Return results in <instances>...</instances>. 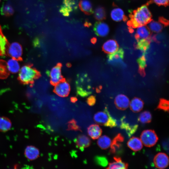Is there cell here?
Here are the masks:
<instances>
[{"label": "cell", "instance_id": "3957f363", "mask_svg": "<svg viewBox=\"0 0 169 169\" xmlns=\"http://www.w3.org/2000/svg\"><path fill=\"white\" fill-rule=\"evenodd\" d=\"M94 119L97 123L105 126L112 128L117 126L116 120L111 116L106 107L104 111L96 113Z\"/></svg>", "mask_w": 169, "mask_h": 169}, {"label": "cell", "instance_id": "f546056e", "mask_svg": "<svg viewBox=\"0 0 169 169\" xmlns=\"http://www.w3.org/2000/svg\"><path fill=\"white\" fill-rule=\"evenodd\" d=\"M10 74L7 63L4 60L0 59V79L7 78Z\"/></svg>", "mask_w": 169, "mask_h": 169}, {"label": "cell", "instance_id": "e0dca14e", "mask_svg": "<svg viewBox=\"0 0 169 169\" xmlns=\"http://www.w3.org/2000/svg\"><path fill=\"white\" fill-rule=\"evenodd\" d=\"M125 116H123L120 119V127L122 129L125 131L129 137L131 136L137 131L138 125H131L125 120Z\"/></svg>", "mask_w": 169, "mask_h": 169}, {"label": "cell", "instance_id": "836d02e7", "mask_svg": "<svg viewBox=\"0 0 169 169\" xmlns=\"http://www.w3.org/2000/svg\"><path fill=\"white\" fill-rule=\"evenodd\" d=\"M152 116L151 113L148 111L141 112L138 118V121L142 123H149L151 121Z\"/></svg>", "mask_w": 169, "mask_h": 169}, {"label": "cell", "instance_id": "1f68e13d", "mask_svg": "<svg viewBox=\"0 0 169 169\" xmlns=\"http://www.w3.org/2000/svg\"><path fill=\"white\" fill-rule=\"evenodd\" d=\"M18 61L17 60L12 58L8 60L7 64L9 72L12 74H15L18 72L20 66Z\"/></svg>", "mask_w": 169, "mask_h": 169}, {"label": "cell", "instance_id": "ba28073f", "mask_svg": "<svg viewBox=\"0 0 169 169\" xmlns=\"http://www.w3.org/2000/svg\"><path fill=\"white\" fill-rule=\"evenodd\" d=\"M153 161L156 167L159 169H164L168 166L169 158L165 153L159 152L155 156Z\"/></svg>", "mask_w": 169, "mask_h": 169}, {"label": "cell", "instance_id": "2e32d148", "mask_svg": "<svg viewBox=\"0 0 169 169\" xmlns=\"http://www.w3.org/2000/svg\"><path fill=\"white\" fill-rule=\"evenodd\" d=\"M124 51L120 48L115 52L110 54L108 56V60L110 64H116L121 62L124 58Z\"/></svg>", "mask_w": 169, "mask_h": 169}, {"label": "cell", "instance_id": "4fadbf2b", "mask_svg": "<svg viewBox=\"0 0 169 169\" xmlns=\"http://www.w3.org/2000/svg\"><path fill=\"white\" fill-rule=\"evenodd\" d=\"M151 31L147 26L143 25L137 28L135 38L137 41L140 39L151 38Z\"/></svg>", "mask_w": 169, "mask_h": 169}, {"label": "cell", "instance_id": "484cf974", "mask_svg": "<svg viewBox=\"0 0 169 169\" xmlns=\"http://www.w3.org/2000/svg\"><path fill=\"white\" fill-rule=\"evenodd\" d=\"M151 40V38L139 39L137 41L135 47L136 49L141 50L143 53H145L149 49Z\"/></svg>", "mask_w": 169, "mask_h": 169}, {"label": "cell", "instance_id": "7402d4cb", "mask_svg": "<svg viewBox=\"0 0 169 169\" xmlns=\"http://www.w3.org/2000/svg\"><path fill=\"white\" fill-rule=\"evenodd\" d=\"M110 16L111 18L116 22L125 21L127 19L123 11L119 8H113L111 11Z\"/></svg>", "mask_w": 169, "mask_h": 169}, {"label": "cell", "instance_id": "7bdbcfd3", "mask_svg": "<svg viewBox=\"0 0 169 169\" xmlns=\"http://www.w3.org/2000/svg\"><path fill=\"white\" fill-rule=\"evenodd\" d=\"M96 41V38H93L92 39V42L93 43H94Z\"/></svg>", "mask_w": 169, "mask_h": 169}, {"label": "cell", "instance_id": "5bb4252c", "mask_svg": "<svg viewBox=\"0 0 169 169\" xmlns=\"http://www.w3.org/2000/svg\"><path fill=\"white\" fill-rule=\"evenodd\" d=\"M39 154L38 149L32 145L27 146L24 151V156L30 161L34 160L37 159L39 157Z\"/></svg>", "mask_w": 169, "mask_h": 169}, {"label": "cell", "instance_id": "8d00e7d4", "mask_svg": "<svg viewBox=\"0 0 169 169\" xmlns=\"http://www.w3.org/2000/svg\"><path fill=\"white\" fill-rule=\"evenodd\" d=\"M68 126L69 130L75 131L80 130L79 127L77 125L76 121L74 119H72L68 122Z\"/></svg>", "mask_w": 169, "mask_h": 169}, {"label": "cell", "instance_id": "83f0119b", "mask_svg": "<svg viewBox=\"0 0 169 169\" xmlns=\"http://www.w3.org/2000/svg\"><path fill=\"white\" fill-rule=\"evenodd\" d=\"M111 141L108 136L103 135L100 136L97 141V143L100 147L102 149L108 148L110 146Z\"/></svg>", "mask_w": 169, "mask_h": 169}, {"label": "cell", "instance_id": "6da1fadb", "mask_svg": "<svg viewBox=\"0 0 169 169\" xmlns=\"http://www.w3.org/2000/svg\"><path fill=\"white\" fill-rule=\"evenodd\" d=\"M129 16L130 19L128 22L127 25L133 28L146 25L152 20L151 13L147 4L134 10Z\"/></svg>", "mask_w": 169, "mask_h": 169}, {"label": "cell", "instance_id": "b9f144b4", "mask_svg": "<svg viewBox=\"0 0 169 169\" xmlns=\"http://www.w3.org/2000/svg\"><path fill=\"white\" fill-rule=\"evenodd\" d=\"M84 25L85 27H89L91 25V24L90 22L86 21L84 22Z\"/></svg>", "mask_w": 169, "mask_h": 169}, {"label": "cell", "instance_id": "f1b7e54d", "mask_svg": "<svg viewBox=\"0 0 169 169\" xmlns=\"http://www.w3.org/2000/svg\"><path fill=\"white\" fill-rule=\"evenodd\" d=\"M93 13L94 18L97 20L100 21L106 19V12L105 8L103 7H97Z\"/></svg>", "mask_w": 169, "mask_h": 169}, {"label": "cell", "instance_id": "cb8c5ba5", "mask_svg": "<svg viewBox=\"0 0 169 169\" xmlns=\"http://www.w3.org/2000/svg\"><path fill=\"white\" fill-rule=\"evenodd\" d=\"M75 142L77 146L81 150L89 146L91 143L90 138L84 135L79 136Z\"/></svg>", "mask_w": 169, "mask_h": 169}, {"label": "cell", "instance_id": "277c9868", "mask_svg": "<svg viewBox=\"0 0 169 169\" xmlns=\"http://www.w3.org/2000/svg\"><path fill=\"white\" fill-rule=\"evenodd\" d=\"M141 140L144 145L151 147L155 145L158 139L155 131L151 130H146L143 131L140 136Z\"/></svg>", "mask_w": 169, "mask_h": 169}, {"label": "cell", "instance_id": "ac0fdd59", "mask_svg": "<svg viewBox=\"0 0 169 169\" xmlns=\"http://www.w3.org/2000/svg\"><path fill=\"white\" fill-rule=\"evenodd\" d=\"M114 161L110 163L109 166L106 168L109 169H125L128 166V164L122 161L120 157L114 156L113 157Z\"/></svg>", "mask_w": 169, "mask_h": 169}, {"label": "cell", "instance_id": "60d3db41", "mask_svg": "<svg viewBox=\"0 0 169 169\" xmlns=\"http://www.w3.org/2000/svg\"><path fill=\"white\" fill-rule=\"evenodd\" d=\"M159 21L165 26L168 25V21L162 17L160 18Z\"/></svg>", "mask_w": 169, "mask_h": 169}, {"label": "cell", "instance_id": "d6a6232c", "mask_svg": "<svg viewBox=\"0 0 169 169\" xmlns=\"http://www.w3.org/2000/svg\"><path fill=\"white\" fill-rule=\"evenodd\" d=\"M145 53H143V55L137 60L139 65V73L141 76L143 77L146 75L145 68L146 66Z\"/></svg>", "mask_w": 169, "mask_h": 169}, {"label": "cell", "instance_id": "4316f807", "mask_svg": "<svg viewBox=\"0 0 169 169\" xmlns=\"http://www.w3.org/2000/svg\"><path fill=\"white\" fill-rule=\"evenodd\" d=\"M11 120L5 116L0 117V131L6 132L9 130L12 127Z\"/></svg>", "mask_w": 169, "mask_h": 169}, {"label": "cell", "instance_id": "44dd1931", "mask_svg": "<svg viewBox=\"0 0 169 169\" xmlns=\"http://www.w3.org/2000/svg\"><path fill=\"white\" fill-rule=\"evenodd\" d=\"M127 145L130 149L135 151L140 150L143 147L141 139L134 136L129 140Z\"/></svg>", "mask_w": 169, "mask_h": 169}, {"label": "cell", "instance_id": "7a4b0ae2", "mask_svg": "<svg viewBox=\"0 0 169 169\" xmlns=\"http://www.w3.org/2000/svg\"><path fill=\"white\" fill-rule=\"evenodd\" d=\"M41 76L40 72L31 64L23 65L20 69L18 79L22 84L32 87L36 80Z\"/></svg>", "mask_w": 169, "mask_h": 169}, {"label": "cell", "instance_id": "74e56055", "mask_svg": "<svg viewBox=\"0 0 169 169\" xmlns=\"http://www.w3.org/2000/svg\"><path fill=\"white\" fill-rule=\"evenodd\" d=\"M96 161L100 165L102 166H106L108 163L106 158L103 156H98L96 157Z\"/></svg>", "mask_w": 169, "mask_h": 169}, {"label": "cell", "instance_id": "e575fe53", "mask_svg": "<svg viewBox=\"0 0 169 169\" xmlns=\"http://www.w3.org/2000/svg\"><path fill=\"white\" fill-rule=\"evenodd\" d=\"M157 109L162 110L168 112V100L164 99H161L160 100L159 103L157 107Z\"/></svg>", "mask_w": 169, "mask_h": 169}, {"label": "cell", "instance_id": "8fae6325", "mask_svg": "<svg viewBox=\"0 0 169 169\" xmlns=\"http://www.w3.org/2000/svg\"><path fill=\"white\" fill-rule=\"evenodd\" d=\"M116 107L119 110H124L127 109L130 104V101L127 96L123 94L118 95L114 101Z\"/></svg>", "mask_w": 169, "mask_h": 169}, {"label": "cell", "instance_id": "30bf717a", "mask_svg": "<svg viewBox=\"0 0 169 169\" xmlns=\"http://www.w3.org/2000/svg\"><path fill=\"white\" fill-rule=\"evenodd\" d=\"M76 8L75 2L73 0H63L59 11L64 16L68 17L73 9Z\"/></svg>", "mask_w": 169, "mask_h": 169}, {"label": "cell", "instance_id": "d590c367", "mask_svg": "<svg viewBox=\"0 0 169 169\" xmlns=\"http://www.w3.org/2000/svg\"><path fill=\"white\" fill-rule=\"evenodd\" d=\"M2 11L3 14L7 16H11L14 13L13 9L12 6L8 4L3 6Z\"/></svg>", "mask_w": 169, "mask_h": 169}, {"label": "cell", "instance_id": "ee69618b", "mask_svg": "<svg viewBox=\"0 0 169 169\" xmlns=\"http://www.w3.org/2000/svg\"><path fill=\"white\" fill-rule=\"evenodd\" d=\"M76 101V99L73 98L71 99V101L72 102H74V101Z\"/></svg>", "mask_w": 169, "mask_h": 169}, {"label": "cell", "instance_id": "f6af8a7d", "mask_svg": "<svg viewBox=\"0 0 169 169\" xmlns=\"http://www.w3.org/2000/svg\"><path fill=\"white\" fill-rule=\"evenodd\" d=\"M1 1V0H0V2Z\"/></svg>", "mask_w": 169, "mask_h": 169}, {"label": "cell", "instance_id": "9c48e42d", "mask_svg": "<svg viewBox=\"0 0 169 169\" xmlns=\"http://www.w3.org/2000/svg\"><path fill=\"white\" fill-rule=\"evenodd\" d=\"M93 29L97 36L102 37L107 36L110 30L108 25L105 23L101 21L97 22L95 23Z\"/></svg>", "mask_w": 169, "mask_h": 169}, {"label": "cell", "instance_id": "4dcf8cb0", "mask_svg": "<svg viewBox=\"0 0 169 169\" xmlns=\"http://www.w3.org/2000/svg\"><path fill=\"white\" fill-rule=\"evenodd\" d=\"M148 24L147 27L150 31L154 33H159L163 28V24L159 21H157L151 20Z\"/></svg>", "mask_w": 169, "mask_h": 169}, {"label": "cell", "instance_id": "d6986e66", "mask_svg": "<svg viewBox=\"0 0 169 169\" xmlns=\"http://www.w3.org/2000/svg\"><path fill=\"white\" fill-rule=\"evenodd\" d=\"M89 136L93 139H98L101 135L102 130L100 126L97 124L90 125L87 129Z\"/></svg>", "mask_w": 169, "mask_h": 169}, {"label": "cell", "instance_id": "9a60e30c", "mask_svg": "<svg viewBox=\"0 0 169 169\" xmlns=\"http://www.w3.org/2000/svg\"><path fill=\"white\" fill-rule=\"evenodd\" d=\"M119 49V45L117 41L114 39H109L104 43L102 46L103 51L108 54H111Z\"/></svg>", "mask_w": 169, "mask_h": 169}, {"label": "cell", "instance_id": "8992f818", "mask_svg": "<svg viewBox=\"0 0 169 169\" xmlns=\"http://www.w3.org/2000/svg\"><path fill=\"white\" fill-rule=\"evenodd\" d=\"M54 91L59 96L65 97L67 96L70 91L69 83L63 79L55 85Z\"/></svg>", "mask_w": 169, "mask_h": 169}, {"label": "cell", "instance_id": "d4e9b609", "mask_svg": "<svg viewBox=\"0 0 169 169\" xmlns=\"http://www.w3.org/2000/svg\"><path fill=\"white\" fill-rule=\"evenodd\" d=\"M9 44L7 39L3 34L0 26V56L6 55Z\"/></svg>", "mask_w": 169, "mask_h": 169}, {"label": "cell", "instance_id": "52a82bcc", "mask_svg": "<svg viewBox=\"0 0 169 169\" xmlns=\"http://www.w3.org/2000/svg\"><path fill=\"white\" fill-rule=\"evenodd\" d=\"M51 83L54 85L63 79L61 73V65L58 64L52 68L49 72Z\"/></svg>", "mask_w": 169, "mask_h": 169}, {"label": "cell", "instance_id": "5b68a950", "mask_svg": "<svg viewBox=\"0 0 169 169\" xmlns=\"http://www.w3.org/2000/svg\"><path fill=\"white\" fill-rule=\"evenodd\" d=\"M23 49L21 45L18 42H13L9 44L7 51V54L12 59L21 61Z\"/></svg>", "mask_w": 169, "mask_h": 169}, {"label": "cell", "instance_id": "603a6c76", "mask_svg": "<svg viewBox=\"0 0 169 169\" xmlns=\"http://www.w3.org/2000/svg\"><path fill=\"white\" fill-rule=\"evenodd\" d=\"M129 105L131 110L134 112L137 113L142 109L144 102L141 99L135 97L132 99Z\"/></svg>", "mask_w": 169, "mask_h": 169}, {"label": "cell", "instance_id": "f35d334b", "mask_svg": "<svg viewBox=\"0 0 169 169\" xmlns=\"http://www.w3.org/2000/svg\"><path fill=\"white\" fill-rule=\"evenodd\" d=\"M153 2L158 6H166L168 5L169 0H153Z\"/></svg>", "mask_w": 169, "mask_h": 169}, {"label": "cell", "instance_id": "ab89813d", "mask_svg": "<svg viewBox=\"0 0 169 169\" xmlns=\"http://www.w3.org/2000/svg\"><path fill=\"white\" fill-rule=\"evenodd\" d=\"M96 99L94 96L89 97L87 100L88 104L90 106L93 105L95 103Z\"/></svg>", "mask_w": 169, "mask_h": 169}, {"label": "cell", "instance_id": "7c38bea8", "mask_svg": "<svg viewBox=\"0 0 169 169\" xmlns=\"http://www.w3.org/2000/svg\"><path fill=\"white\" fill-rule=\"evenodd\" d=\"M124 137L120 133L118 134L111 141L110 146V152L112 154H115L120 149L122 142L124 141Z\"/></svg>", "mask_w": 169, "mask_h": 169}, {"label": "cell", "instance_id": "ffe728a7", "mask_svg": "<svg viewBox=\"0 0 169 169\" xmlns=\"http://www.w3.org/2000/svg\"><path fill=\"white\" fill-rule=\"evenodd\" d=\"M79 6L81 10L87 15H90L94 12L92 4L89 0H80Z\"/></svg>", "mask_w": 169, "mask_h": 169}]
</instances>
